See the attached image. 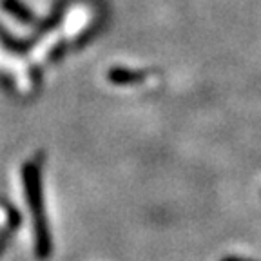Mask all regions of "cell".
Returning <instances> with one entry per match:
<instances>
[{
  "instance_id": "cell-4",
  "label": "cell",
  "mask_w": 261,
  "mask_h": 261,
  "mask_svg": "<svg viewBox=\"0 0 261 261\" xmlns=\"http://www.w3.org/2000/svg\"><path fill=\"white\" fill-rule=\"evenodd\" d=\"M2 8L4 11H8L13 18H16L22 24H35L37 22V16L33 15V11L29 8H25L20 0H2Z\"/></svg>"
},
{
  "instance_id": "cell-6",
  "label": "cell",
  "mask_w": 261,
  "mask_h": 261,
  "mask_svg": "<svg viewBox=\"0 0 261 261\" xmlns=\"http://www.w3.org/2000/svg\"><path fill=\"white\" fill-rule=\"evenodd\" d=\"M57 45H58V35L57 33H53V35H49V37L45 38V40L42 42L37 49H35V58H37L38 62L45 60V57H47V55L51 53Z\"/></svg>"
},
{
  "instance_id": "cell-8",
  "label": "cell",
  "mask_w": 261,
  "mask_h": 261,
  "mask_svg": "<svg viewBox=\"0 0 261 261\" xmlns=\"http://www.w3.org/2000/svg\"><path fill=\"white\" fill-rule=\"evenodd\" d=\"M223 261H252V259H243V257H225Z\"/></svg>"
},
{
  "instance_id": "cell-3",
  "label": "cell",
  "mask_w": 261,
  "mask_h": 261,
  "mask_svg": "<svg viewBox=\"0 0 261 261\" xmlns=\"http://www.w3.org/2000/svg\"><path fill=\"white\" fill-rule=\"evenodd\" d=\"M89 22H91L89 8H86V6H82V4L71 8L69 11H67V16H65V22H64L65 38H69V40L76 38L78 35L86 29V25H89Z\"/></svg>"
},
{
  "instance_id": "cell-5",
  "label": "cell",
  "mask_w": 261,
  "mask_h": 261,
  "mask_svg": "<svg viewBox=\"0 0 261 261\" xmlns=\"http://www.w3.org/2000/svg\"><path fill=\"white\" fill-rule=\"evenodd\" d=\"M109 82L116 84V86H129V84H138V82L145 80V74L140 71H129L123 67H113L107 74Z\"/></svg>"
},
{
  "instance_id": "cell-2",
  "label": "cell",
  "mask_w": 261,
  "mask_h": 261,
  "mask_svg": "<svg viewBox=\"0 0 261 261\" xmlns=\"http://www.w3.org/2000/svg\"><path fill=\"white\" fill-rule=\"evenodd\" d=\"M0 69L13 74V78L20 84V87L24 91L31 89V74H29L25 64L16 57H13V55H9L4 47H0Z\"/></svg>"
},
{
  "instance_id": "cell-7",
  "label": "cell",
  "mask_w": 261,
  "mask_h": 261,
  "mask_svg": "<svg viewBox=\"0 0 261 261\" xmlns=\"http://www.w3.org/2000/svg\"><path fill=\"white\" fill-rule=\"evenodd\" d=\"M15 225H18V214L11 211V221H9V228L6 230V232L0 234V254L4 252L6 245H8V240H9V232H11L13 228H15Z\"/></svg>"
},
{
  "instance_id": "cell-1",
  "label": "cell",
  "mask_w": 261,
  "mask_h": 261,
  "mask_svg": "<svg viewBox=\"0 0 261 261\" xmlns=\"http://www.w3.org/2000/svg\"><path fill=\"white\" fill-rule=\"evenodd\" d=\"M25 196H28L29 208L35 216V247H37V256L40 259H45L51 252V238H49V228L45 223V212H44V200H42V185H40V172L35 163H25L24 171Z\"/></svg>"
}]
</instances>
